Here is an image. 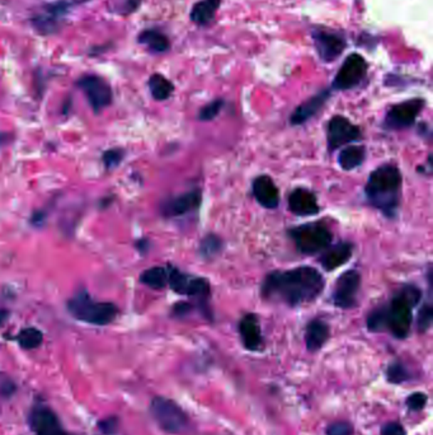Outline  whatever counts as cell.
Wrapping results in <instances>:
<instances>
[{
    "mask_svg": "<svg viewBox=\"0 0 433 435\" xmlns=\"http://www.w3.org/2000/svg\"><path fill=\"white\" fill-rule=\"evenodd\" d=\"M324 288L325 279L320 271L311 266H299L269 272L261 285V295L264 300L298 307L315 300Z\"/></svg>",
    "mask_w": 433,
    "mask_h": 435,
    "instance_id": "6da1fadb",
    "label": "cell"
},
{
    "mask_svg": "<svg viewBox=\"0 0 433 435\" xmlns=\"http://www.w3.org/2000/svg\"><path fill=\"white\" fill-rule=\"evenodd\" d=\"M402 185L403 177L397 165H379L370 173L365 186L366 200L385 217L395 218L400 206Z\"/></svg>",
    "mask_w": 433,
    "mask_h": 435,
    "instance_id": "7a4b0ae2",
    "label": "cell"
},
{
    "mask_svg": "<svg viewBox=\"0 0 433 435\" xmlns=\"http://www.w3.org/2000/svg\"><path fill=\"white\" fill-rule=\"evenodd\" d=\"M423 293L414 284H405L384 304L385 326L397 339H405L413 321V308L419 304Z\"/></svg>",
    "mask_w": 433,
    "mask_h": 435,
    "instance_id": "3957f363",
    "label": "cell"
},
{
    "mask_svg": "<svg viewBox=\"0 0 433 435\" xmlns=\"http://www.w3.org/2000/svg\"><path fill=\"white\" fill-rule=\"evenodd\" d=\"M66 306L71 316L78 321L95 326L110 324L118 314L116 304L111 302H97L84 289L71 298Z\"/></svg>",
    "mask_w": 433,
    "mask_h": 435,
    "instance_id": "277c9868",
    "label": "cell"
},
{
    "mask_svg": "<svg viewBox=\"0 0 433 435\" xmlns=\"http://www.w3.org/2000/svg\"><path fill=\"white\" fill-rule=\"evenodd\" d=\"M169 267V277L168 285L177 295L192 298L199 307V311L207 319L212 321V312H211L209 302L211 298V285L206 277H194L187 272H183L178 267Z\"/></svg>",
    "mask_w": 433,
    "mask_h": 435,
    "instance_id": "5b68a950",
    "label": "cell"
},
{
    "mask_svg": "<svg viewBox=\"0 0 433 435\" xmlns=\"http://www.w3.org/2000/svg\"><path fill=\"white\" fill-rule=\"evenodd\" d=\"M287 233L295 243L296 250L303 255L320 253L333 241L332 232L322 222L301 224L288 230Z\"/></svg>",
    "mask_w": 433,
    "mask_h": 435,
    "instance_id": "8992f818",
    "label": "cell"
},
{
    "mask_svg": "<svg viewBox=\"0 0 433 435\" xmlns=\"http://www.w3.org/2000/svg\"><path fill=\"white\" fill-rule=\"evenodd\" d=\"M150 411L159 426L167 433L178 434L188 428L187 415L173 401L165 397H155L152 401Z\"/></svg>",
    "mask_w": 433,
    "mask_h": 435,
    "instance_id": "52a82bcc",
    "label": "cell"
},
{
    "mask_svg": "<svg viewBox=\"0 0 433 435\" xmlns=\"http://www.w3.org/2000/svg\"><path fill=\"white\" fill-rule=\"evenodd\" d=\"M361 287V274L355 269L347 270L334 284L332 302L340 309H353L358 307V295Z\"/></svg>",
    "mask_w": 433,
    "mask_h": 435,
    "instance_id": "ba28073f",
    "label": "cell"
},
{
    "mask_svg": "<svg viewBox=\"0 0 433 435\" xmlns=\"http://www.w3.org/2000/svg\"><path fill=\"white\" fill-rule=\"evenodd\" d=\"M424 107V101L422 98L404 101L390 107L387 112L382 128L390 130L409 129L416 123L418 115Z\"/></svg>",
    "mask_w": 433,
    "mask_h": 435,
    "instance_id": "9c48e42d",
    "label": "cell"
},
{
    "mask_svg": "<svg viewBox=\"0 0 433 435\" xmlns=\"http://www.w3.org/2000/svg\"><path fill=\"white\" fill-rule=\"evenodd\" d=\"M361 139V130L358 125L352 124L345 116L337 115L330 118L327 128V147L329 153H333L340 147H345Z\"/></svg>",
    "mask_w": 433,
    "mask_h": 435,
    "instance_id": "30bf717a",
    "label": "cell"
},
{
    "mask_svg": "<svg viewBox=\"0 0 433 435\" xmlns=\"http://www.w3.org/2000/svg\"><path fill=\"white\" fill-rule=\"evenodd\" d=\"M73 6L74 3L68 0H58L53 3H48L42 8L41 13L32 17L31 22L41 35H51L59 30L61 21L69 13Z\"/></svg>",
    "mask_w": 433,
    "mask_h": 435,
    "instance_id": "8fae6325",
    "label": "cell"
},
{
    "mask_svg": "<svg viewBox=\"0 0 433 435\" xmlns=\"http://www.w3.org/2000/svg\"><path fill=\"white\" fill-rule=\"evenodd\" d=\"M78 87L87 96L89 105L95 113L110 106L113 100L111 86L98 76H84L78 81Z\"/></svg>",
    "mask_w": 433,
    "mask_h": 435,
    "instance_id": "7c38bea8",
    "label": "cell"
},
{
    "mask_svg": "<svg viewBox=\"0 0 433 435\" xmlns=\"http://www.w3.org/2000/svg\"><path fill=\"white\" fill-rule=\"evenodd\" d=\"M367 74V63L358 53H352L334 78L333 89L348 91L358 87Z\"/></svg>",
    "mask_w": 433,
    "mask_h": 435,
    "instance_id": "4fadbf2b",
    "label": "cell"
},
{
    "mask_svg": "<svg viewBox=\"0 0 433 435\" xmlns=\"http://www.w3.org/2000/svg\"><path fill=\"white\" fill-rule=\"evenodd\" d=\"M202 204V193L199 188L165 199L160 204V214L165 218H177L199 210Z\"/></svg>",
    "mask_w": 433,
    "mask_h": 435,
    "instance_id": "5bb4252c",
    "label": "cell"
},
{
    "mask_svg": "<svg viewBox=\"0 0 433 435\" xmlns=\"http://www.w3.org/2000/svg\"><path fill=\"white\" fill-rule=\"evenodd\" d=\"M31 428L36 435H71L66 433L59 419L46 406H37L31 414Z\"/></svg>",
    "mask_w": 433,
    "mask_h": 435,
    "instance_id": "9a60e30c",
    "label": "cell"
},
{
    "mask_svg": "<svg viewBox=\"0 0 433 435\" xmlns=\"http://www.w3.org/2000/svg\"><path fill=\"white\" fill-rule=\"evenodd\" d=\"M288 210L296 217H314L320 212L316 196L311 190L295 188L288 196Z\"/></svg>",
    "mask_w": 433,
    "mask_h": 435,
    "instance_id": "2e32d148",
    "label": "cell"
},
{
    "mask_svg": "<svg viewBox=\"0 0 433 435\" xmlns=\"http://www.w3.org/2000/svg\"><path fill=\"white\" fill-rule=\"evenodd\" d=\"M315 42L316 51L320 59L325 63H330L338 59L340 53L345 48V41L343 37L335 34H329L324 31H316L313 34Z\"/></svg>",
    "mask_w": 433,
    "mask_h": 435,
    "instance_id": "e0dca14e",
    "label": "cell"
},
{
    "mask_svg": "<svg viewBox=\"0 0 433 435\" xmlns=\"http://www.w3.org/2000/svg\"><path fill=\"white\" fill-rule=\"evenodd\" d=\"M252 194L258 204L266 209H276L280 205V191L268 175H261L253 180Z\"/></svg>",
    "mask_w": 433,
    "mask_h": 435,
    "instance_id": "ac0fdd59",
    "label": "cell"
},
{
    "mask_svg": "<svg viewBox=\"0 0 433 435\" xmlns=\"http://www.w3.org/2000/svg\"><path fill=\"white\" fill-rule=\"evenodd\" d=\"M355 251V246L351 242H338L335 245H329L322 251L319 257V264L325 271L337 270L340 266L347 264L351 260Z\"/></svg>",
    "mask_w": 433,
    "mask_h": 435,
    "instance_id": "d6986e66",
    "label": "cell"
},
{
    "mask_svg": "<svg viewBox=\"0 0 433 435\" xmlns=\"http://www.w3.org/2000/svg\"><path fill=\"white\" fill-rule=\"evenodd\" d=\"M329 97H330V92L328 89H325L309 100L305 101L304 103L296 107V110L290 116V124L293 126H299V125L308 123L311 118H314L316 113L322 110L324 105L327 103V101L329 100Z\"/></svg>",
    "mask_w": 433,
    "mask_h": 435,
    "instance_id": "ffe728a7",
    "label": "cell"
},
{
    "mask_svg": "<svg viewBox=\"0 0 433 435\" xmlns=\"http://www.w3.org/2000/svg\"><path fill=\"white\" fill-rule=\"evenodd\" d=\"M239 334L244 347L251 352H257L264 345V336L258 317L248 313L239 321Z\"/></svg>",
    "mask_w": 433,
    "mask_h": 435,
    "instance_id": "44dd1931",
    "label": "cell"
},
{
    "mask_svg": "<svg viewBox=\"0 0 433 435\" xmlns=\"http://www.w3.org/2000/svg\"><path fill=\"white\" fill-rule=\"evenodd\" d=\"M329 326L323 319H313L306 326L305 331V342L309 352H318L319 349L324 347V344L328 342Z\"/></svg>",
    "mask_w": 433,
    "mask_h": 435,
    "instance_id": "7402d4cb",
    "label": "cell"
},
{
    "mask_svg": "<svg viewBox=\"0 0 433 435\" xmlns=\"http://www.w3.org/2000/svg\"><path fill=\"white\" fill-rule=\"evenodd\" d=\"M365 159H366V148L363 145L348 144L340 150L338 165L343 171H352L362 165Z\"/></svg>",
    "mask_w": 433,
    "mask_h": 435,
    "instance_id": "603a6c76",
    "label": "cell"
},
{
    "mask_svg": "<svg viewBox=\"0 0 433 435\" xmlns=\"http://www.w3.org/2000/svg\"><path fill=\"white\" fill-rule=\"evenodd\" d=\"M168 277H169L168 266H154L141 274L140 282L154 290H162L168 285Z\"/></svg>",
    "mask_w": 433,
    "mask_h": 435,
    "instance_id": "cb8c5ba5",
    "label": "cell"
},
{
    "mask_svg": "<svg viewBox=\"0 0 433 435\" xmlns=\"http://www.w3.org/2000/svg\"><path fill=\"white\" fill-rule=\"evenodd\" d=\"M137 41L150 48L152 53H165L170 47L168 37L157 30L142 31L137 37Z\"/></svg>",
    "mask_w": 433,
    "mask_h": 435,
    "instance_id": "d4e9b609",
    "label": "cell"
},
{
    "mask_svg": "<svg viewBox=\"0 0 433 435\" xmlns=\"http://www.w3.org/2000/svg\"><path fill=\"white\" fill-rule=\"evenodd\" d=\"M221 4V0H202L194 6L191 12V19L194 24L205 26L214 19L217 8Z\"/></svg>",
    "mask_w": 433,
    "mask_h": 435,
    "instance_id": "484cf974",
    "label": "cell"
},
{
    "mask_svg": "<svg viewBox=\"0 0 433 435\" xmlns=\"http://www.w3.org/2000/svg\"><path fill=\"white\" fill-rule=\"evenodd\" d=\"M224 241L221 237L210 233L206 235L199 245V256L204 260H212L223 252Z\"/></svg>",
    "mask_w": 433,
    "mask_h": 435,
    "instance_id": "4316f807",
    "label": "cell"
},
{
    "mask_svg": "<svg viewBox=\"0 0 433 435\" xmlns=\"http://www.w3.org/2000/svg\"><path fill=\"white\" fill-rule=\"evenodd\" d=\"M149 89H150V93L154 97V100L165 101L173 94L174 86L162 74H154L149 79Z\"/></svg>",
    "mask_w": 433,
    "mask_h": 435,
    "instance_id": "83f0119b",
    "label": "cell"
},
{
    "mask_svg": "<svg viewBox=\"0 0 433 435\" xmlns=\"http://www.w3.org/2000/svg\"><path fill=\"white\" fill-rule=\"evenodd\" d=\"M18 344L26 350H32L40 347L43 342V335L36 327H26L17 336Z\"/></svg>",
    "mask_w": 433,
    "mask_h": 435,
    "instance_id": "f1b7e54d",
    "label": "cell"
},
{
    "mask_svg": "<svg viewBox=\"0 0 433 435\" xmlns=\"http://www.w3.org/2000/svg\"><path fill=\"white\" fill-rule=\"evenodd\" d=\"M367 329L371 332H381V331H387L385 326V314H384V308L382 306L375 308L370 312L367 319H366Z\"/></svg>",
    "mask_w": 433,
    "mask_h": 435,
    "instance_id": "f546056e",
    "label": "cell"
},
{
    "mask_svg": "<svg viewBox=\"0 0 433 435\" xmlns=\"http://www.w3.org/2000/svg\"><path fill=\"white\" fill-rule=\"evenodd\" d=\"M433 321V307L431 304V300H428L427 303H424L422 307L418 316H417V329L419 332H426Z\"/></svg>",
    "mask_w": 433,
    "mask_h": 435,
    "instance_id": "4dcf8cb0",
    "label": "cell"
},
{
    "mask_svg": "<svg viewBox=\"0 0 433 435\" xmlns=\"http://www.w3.org/2000/svg\"><path fill=\"white\" fill-rule=\"evenodd\" d=\"M224 105H225V102L221 98L207 103L206 106L202 107L199 110V120H201V121H211V120L216 118L217 115L223 110Z\"/></svg>",
    "mask_w": 433,
    "mask_h": 435,
    "instance_id": "1f68e13d",
    "label": "cell"
},
{
    "mask_svg": "<svg viewBox=\"0 0 433 435\" xmlns=\"http://www.w3.org/2000/svg\"><path fill=\"white\" fill-rule=\"evenodd\" d=\"M410 374L402 363H392L387 369V379L392 383L405 382Z\"/></svg>",
    "mask_w": 433,
    "mask_h": 435,
    "instance_id": "d6a6232c",
    "label": "cell"
},
{
    "mask_svg": "<svg viewBox=\"0 0 433 435\" xmlns=\"http://www.w3.org/2000/svg\"><path fill=\"white\" fill-rule=\"evenodd\" d=\"M194 309H199V307L189 303V302H178L172 308V316L177 318L187 317Z\"/></svg>",
    "mask_w": 433,
    "mask_h": 435,
    "instance_id": "836d02e7",
    "label": "cell"
},
{
    "mask_svg": "<svg viewBox=\"0 0 433 435\" xmlns=\"http://www.w3.org/2000/svg\"><path fill=\"white\" fill-rule=\"evenodd\" d=\"M122 158V149H110V150H107V152L103 154V157H102L107 168H113V167L120 165Z\"/></svg>",
    "mask_w": 433,
    "mask_h": 435,
    "instance_id": "e575fe53",
    "label": "cell"
},
{
    "mask_svg": "<svg viewBox=\"0 0 433 435\" xmlns=\"http://www.w3.org/2000/svg\"><path fill=\"white\" fill-rule=\"evenodd\" d=\"M327 435H353V426L347 421H337L329 425Z\"/></svg>",
    "mask_w": 433,
    "mask_h": 435,
    "instance_id": "d590c367",
    "label": "cell"
},
{
    "mask_svg": "<svg viewBox=\"0 0 433 435\" xmlns=\"http://www.w3.org/2000/svg\"><path fill=\"white\" fill-rule=\"evenodd\" d=\"M427 400L426 394L417 392V394H410L409 397L407 399V406L413 411H419L426 406Z\"/></svg>",
    "mask_w": 433,
    "mask_h": 435,
    "instance_id": "8d00e7d4",
    "label": "cell"
},
{
    "mask_svg": "<svg viewBox=\"0 0 433 435\" xmlns=\"http://www.w3.org/2000/svg\"><path fill=\"white\" fill-rule=\"evenodd\" d=\"M14 389H16V386L8 377H0V396L8 397L14 392Z\"/></svg>",
    "mask_w": 433,
    "mask_h": 435,
    "instance_id": "74e56055",
    "label": "cell"
},
{
    "mask_svg": "<svg viewBox=\"0 0 433 435\" xmlns=\"http://www.w3.org/2000/svg\"><path fill=\"white\" fill-rule=\"evenodd\" d=\"M381 435H405V430L399 423H387L382 426Z\"/></svg>",
    "mask_w": 433,
    "mask_h": 435,
    "instance_id": "f35d334b",
    "label": "cell"
},
{
    "mask_svg": "<svg viewBox=\"0 0 433 435\" xmlns=\"http://www.w3.org/2000/svg\"><path fill=\"white\" fill-rule=\"evenodd\" d=\"M118 428V420L116 418L105 419L100 423V429L105 434H113Z\"/></svg>",
    "mask_w": 433,
    "mask_h": 435,
    "instance_id": "ab89813d",
    "label": "cell"
},
{
    "mask_svg": "<svg viewBox=\"0 0 433 435\" xmlns=\"http://www.w3.org/2000/svg\"><path fill=\"white\" fill-rule=\"evenodd\" d=\"M135 247L141 255H145L149 251V248H150V241L147 238H141V240L135 243Z\"/></svg>",
    "mask_w": 433,
    "mask_h": 435,
    "instance_id": "60d3db41",
    "label": "cell"
},
{
    "mask_svg": "<svg viewBox=\"0 0 433 435\" xmlns=\"http://www.w3.org/2000/svg\"><path fill=\"white\" fill-rule=\"evenodd\" d=\"M9 316H11V312L8 311V309H4V308H0V326L6 324Z\"/></svg>",
    "mask_w": 433,
    "mask_h": 435,
    "instance_id": "b9f144b4",
    "label": "cell"
},
{
    "mask_svg": "<svg viewBox=\"0 0 433 435\" xmlns=\"http://www.w3.org/2000/svg\"><path fill=\"white\" fill-rule=\"evenodd\" d=\"M42 220H45V215H43V213L38 212L33 214V218H32V222H33V224L41 225Z\"/></svg>",
    "mask_w": 433,
    "mask_h": 435,
    "instance_id": "7bdbcfd3",
    "label": "cell"
},
{
    "mask_svg": "<svg viewBox=\"0 0 433 435\" xmlns=\"http://www.w3.org/2000/svg\"><path fill=\"white\" fill-rule=\"evenodd\" d=\"M9 140H11V134H8V133H1V131H0V147L6 144Z\"/></svg>",
    "mask_w": 433,
    "mask_h": 435,
    "instance_id": "ee69618b",
    "label": "cell"
}]
</instances>
